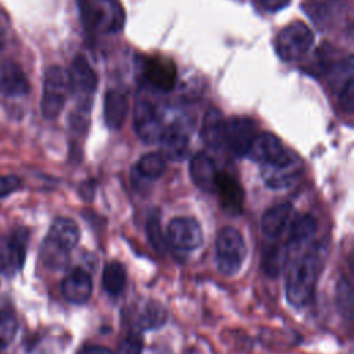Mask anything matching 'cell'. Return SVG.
Masks as SVG:
<instances>
[{
    "label": "cell",
    "instance_id": "7a4b0ae2",
    "mask_svg": "<svg viewBox=\"0 0 354 354\" xmlns=\"http://www.w3.org/2000/svg\"><path fill=\"white\" fill-rule=\"evenodd\" d=\"M80 19L88 32L118 33L124 25V10L119 0H77Z\"/></svg>",
    "mask_w": 354,
    "mask_h": 354
},
{
    "label": "cell",
    "instance_id": "74e56055",
    "mask_svg": "<svg viewBox=\"0 0 354 354\" xmlns=\"http://www.w3.org/2000/svg\"><path fill=\"white\" fill-rule=\"evenodd\" d=\"M1 46H3V37H1V35H0V48H1Z\"/></svg>",
    "mask_w": 354,
    "mask_h": 354
},
{
    "label": "cell",
    "instance_id": "3957f363",
    "mask_svg": "<svg viewBox=\"0 0 354 354\" xmlns=\"http://www.w3.org/2000/svg\"><path fill=\"white\" fill-rule=\"evenodd\" d=\"M72 94L71 77L66 69L59 65H51L47 68L43 79V94H41V115L48 119H57L62 112L64 105Z\"/></svg>",
    "mask_w": 354,
    "mask_h": 354
},
{
    "label": "cell",
    "instance_id": "1f68e13d",
    "mask_svg": "<svg viewBox=\"0 0 354 354\" xmlns=\"http://www.w3.org/2000/svg\"><path fill=\"white\" fill-rule=\"evenodd\" d=\"M142 353V339L140 335H130L118 347L116 354H141Z\"/></svg>",
    "mask_w": 354,
    "mask_h": 354
},
{
    "label": "cell",
    "instance_id": "83f0119b",
    "mask_svg": "<svg viewBox=\"0 0 354 354\" xmlns=\"http://www.w3.org/2000/svg\"><path fill=\"white\" fill-rule=\"evenodd\" d=\"M147 236L148 241L151 242L152 248L159 252L163 253L166 249V238L162 232V227H160V220H159V214L158 213H152L148 217L147 221Z\"/></svg>",
    "mask_w": 354,
    "mask_h": 354
},
{
    "label": "cell",
    "instance_id": "ac0fdd59",
    "mask_svg": "<svg viewBox=\"0 0 354 354\" xmlns=\"http://www.w3.org/2000/svg\"><path fill=\"white\" fill-rule=\"evenodd\" d=\"M217 173L218 171L214 160L205 152H198L189 160L191 180L199 189L205 192L214 191V181H216Z\"/></svg>",
    "mask_w": 354,
    "mask_h": 354
},
{
    "label": "cell",
    "instance_id": "9c48e42d",
    "mask_svg": "<svg viewBox=\"0 0 354 354\" xmlns=\"http://www.w3.org/2000/svg\"><path fill=\"white\" fill-rule=\"evenodd\" d=\"M28 231L25 228L15 230L10 236L0 238V272L11 277L19 271L25 261Z\"/></svg>",
    "mask_w": 354,
    "mask_h": 354
},
{
    "label": "cell",
    "instance_id": "9a60e30c",
    "mask_svg": "<svg viewBox=\"0 0 354 354\" xmlns=\"http://www.w3.org/2000/svg\"><path fill=\"white\" fill-rule=\"evenodd\" d=\"M288 151L289 149L283 147L282 141L275 134L261 133L256 136L246 155L252 160H256L260 165H266L279 160L288 153Z\"/></svg>",
    "mask_w": 354,
    "mask_h": 354
},
{
    "label": "cell",
    "instance_id": "4316f807",
    "mask_svg": "<svg viewBox=\"0 0 354 354\" xmlns=\"http://www.w3.org/2000/svg\"><path fill=\"white\" fill-rule=\"evenodd\" d=\"M336 303L343 318L350 321L353 317V288L346 278H340L336 285Z\"/></svg>",
    "mask_w": 354,
    "mask_h": 354
},
{
    "label": "cell",
    "instance_id": "8992f818",
    "mask_svg": "<svg viewBox=\"0 0 354 354\" xmlns=\"http://www.w3.org/2000/svg\"><path fill=\"white\" fill-rule=\"evenodd\" d=\"M303 171V160L293 151L272 163L261 165V178L271 189H283L290 187Z\"/></svg>",
    "mask_w": 354,
    "mask_h": 354
},
{
    "label": "cell",
    "instance_id": "2e32d148",
    "mask_svg": "<svg viewBox=\"0 0 354 354\" xmlns=\"http://www.w3.org/2000/svg\"><path fill=\"white\" fill-rule=\"evenodd\" d=\"M29 91V82L22 68L14 61L0 65V93L6 97H24Z\"/></svg>",
    "mask_w": 354,
    "mask_h": 354
},
{
    "label": "cell",
    "instance_id": "d4e9b609",
    "mask_svg": "<svg viewBox=\"0 0 354 354\" xmlns=\"http://www.w3.org/2000/svg\"><path fill=\"white\" fill-rule=\"evenodd\" d=\"M166 169V159L160 153L149 152L140 158L134 167V173L145 181L159 178Z\"/></svg>",
    "mask_w": 354,
    "mask_h": 354
},
{
    "label": "cell",
    "instance_id": "5bb4252c",
    "mask_svg": "<svg viewBox=\"0 0 354 354\" xmlns=\"http://www.w3.org/2000/svg\"><path fill=\"white\" fill-rule=\"evenodd\" d=\"M61 293L64 299L72 304H83L88 301L93 293V281L83 268H73L61 282Z\"/></svg>",
    "mask_w": 354,
    "mask_h": 354
},
{
    "label": "cell",
    "instance_id": "d6986e66",
    "mask_svg": "<svg viewBox=\"0 0 354 354\" xmlns=\"http://www.w3.org/2000/svg\"><path fill=\"white\" fill-rule=\"evenodd\" d=\"M159 142L162 144L163 158L166 156L167 159H171V160H180L187 155L189 136L185 127H183L178 123H173L165 127Z\"/></svg>",
    "mask_w": 354,
    "mask_h": 354
},
{
    "label": "cell",
    "instance_id": "d6a6232c",
    "mask_svg": "<svg viewBox=\"0 0 354 354\" xmlns=\"http://www.w3.org/2000/svg\"><path fill=\"white\" fill-rule=\"evenodd\" d=\"M21 187L19 177L14 174L0 176V198H4Z\"/></svg>",
    "mask_w": 354,
    "mask_h": 354
},
{
    "label": "cell",
    "instance_id": "4fadbf2b",
    "mask_svg": "<svg viewBox=\"0 0 354 354\" xmlns=\"http://www.w3.org/2000/svg\"><path fill=\"white\" fill-rule=\"evenodd\" d=\"M144 75L155 88L160 91H170L177 80V68L171 59L155 55L147 58Z\"/></svg>",
    "mask_w": 354,
    "mask_h": 354
},
{
    "label": "cell",
    "instance_id": "5b68a950",
    "mask_svg": "<svg viewBox=\"0 0 354 354\" xmlns=\"http://www.w3.org/2000/svg\"><path fill=\"white\" fill-rule=\"evenodd\" d=\"M314 33L307 24L295 21L279 30L275 39V50L278 57L285 62L301 58L313 46Z\"/></svg>",
    "mask_w": 354,
    "mask_h": 354
},
{
    "label": "cell",
    "instance_id": "7c38bea8",
    "mask_svg": "<svg viewBox=\"0 0 354 354\" xmlns=\"http://www.w3.org/2000/svg\"><path fill=\"white\" fill-rule=\"evenodd\" d=\"M213 192H217L220 206L225 213L231 216L242 213L243 189L234 176L224 171L217 173Z\"/></svg>",
    "mask_w": 354,
    "mask_h": 354
},
{
    "label": "cell",
    "instance_id": "6da1fadb",
    "mask_svg": "<svg viewBox=\"0 0 354 354\" xmlns=\"http://www.w3.org/2000/svg\"><path fill=\"white\" fill-rule=\"evenodd\" d=\"M326 256V245L314 243L306 253L290 261L286 272L285 293L290 306L300 308L311 300Z\"/></svg>",
    "mask_w": 354,
    "mask_h": 354
},
{
    "label": "cell",
    "instance_id": "e0dca14e",
    "mask_svg": "<svg viewBox=\"0 0 354 354\" xmlns=\"http://www.w3.org/2000/svg\"><path fill=\"white\" fill-rule=\"evenodd\" d=\"M80 238V230L77 224L68 217H58L53 221L46 241L68 253L72 250Z\"/></svg>",
    "mask_w": 354,
    "mask_h": 354
},
{
    "label": "cell",
    "instance_id": "e575fe53",
    "mask_svg": "<svg viewBox=\"0 0 354 354\" xmlns=\"http://www.w3.org/2000/svg\"><path fill=\"white\" fill-rule=\"evenodd\" d=\"M77 354H113L108 347L104 346H97V344H87L83 346Z\"/></svg>",
    "mask_w": 354,
    "mask_h": 354
},
{
    "label": "cell",
    "instance_id": "7402d4cb",
    "mask_svg": "<svg viewBox=\"0 0 354 354\" xmlns=\"http://www.w3.org/2000/svg\"><path fill=\"white\" fill-rule=\"evenodd\" d=\"M129 113V100L120 90H108L104 101L105 123L112 130H119Z\"/></svg>",
    "mask_w": 354,
    "mask_h": 354
},
{
    "label": "cell",
    "instance_id": "484cf974",
    "mask_svg": "<svg viewBox=\"0 0 354 354\" xmlns=\"http://www.w3.org/2000/svg\"><path fill=\"white\" fill-rule=\"evenodd\" d=\"M167 321V311L165 306L156 300L148 301L138 315V325L142 330H152L162 328Z\"/></svg>",
    "mask_w": 354,
    "mask_h": 354
},
{
    "label": "cell",
    "instance_id": "4dcf8cb0",
    "mask_svg": "<svg viewBox=\"0 0 354 354\" xmlns=\"http://www.w3.org/2000/svg\"><path fill=\"white\" fill-rule=\"evenodd\" d=\"M339 105L344 112H347V113L353 112V109H354V82H353V79H350L339 90Z\"/></svg>",
    "mask_w": 354,
    "mask_h": 354
},
{
    "label": "cell",
    "instance_id": "30bf717a",
    "mask_svg": "<svg viewBox=\"0 0 354 354\" xmlns=\"http://www.w3.org/2000/svg\"><path fill=\"white\" fill-rule=\"evenodd\" d=\"M133 127L140 140L145 144L159 142L165 130L162 119L155 108L144 100L136 102L133 109Z\"/></svg>",
    "mask_w": 354,
    "mask_h": 354
},
{
    "label": "cell",
    "instance_id": "603a6c76",
    "mask_svg": "<svg viewBox=\"0 0 354 354\" xmlns=\"http://www.w3.org/2000/svg\"><path fill=\"white\" fill-rule=\"evenodd\" d=\"M317 232V220L310 214H303L295 218L288 231V248L299 249L307 243Z\"/></svg>",
    "mask_w": 354,
    "mask_h": 354
},
{
    "label": "cell",
    "instance_id": "44dd1931",
    "mask_svg": "<svg viewBox=\"0 0 354 354\" xmlns=\"http://www.w3.org/2000/svg\"><path fill=\"white\" fill-rule=\"evenodd\" d=\"M292 210L293 207L288 202L278 203L266 210L261 217V232L264 234V236L270 239L279 238L289 224Z\"/></svg>",
    "mask_w": 354,
    "mask_h": 354
},
{
    "label": "cell",
    "instance_id": "cb8c5ba5",
    "mask_svg": "<svg viewBox=\"0 0 354 354\" xmlns=\"http://www.w3.org/2000/svg\"><path fill=\"white\" fill-rule=\"evenodd\" d=\"M126 279H127V274L122 263L119 261L106 263L102 271V288L105 289L106 293L112 296H118L119 293H122L126 285Z\"/></svg>",
    "mask_w": 354,
    "mask_h": 354
},
{
    "label": "cell",
    "instance_id": "277c9868",
    "mask_svg": "<svg viewBox=\"0 0 354 354\" xmlns=\"http://www.w3.org/2000/svg\"><path fill=\"white\" fill-rule=\"evenodd\" d=\"M246 257V245L241 232L234 227H224L216 239V263L223 275L238 274Z\"/></svg>",
    "mask_w": 354,
    "mask_h": 354
},
{
    "label": "cell",
    "instance_id": "d590c367",
    "mask_svg": "<svg viewBox=\"0 0 354 354\" xmlns=\"http://www.w3.org/2000/svg\"><path fill=\"white\" fill-rule=\"evenodd\" d=\"M80 195L86 199V201H90L94 195V183L93 181H86L80 185Z\"/></svg>",
    "mask_w": 354,
    "mask_h": 354
},
{
    "label": "cell",
    "instance_id": "8d00e7d4",
    "mask_svg": "<svg viewBox=\"0 0 354 354\" xmlns=\"http://www.w3.org/2000/svg\"><path fill=\"white\" fill-rule=\"evenodd\" d=\"M152 354H173V353L167 347H160V348H156L155 353H152Z\"/></svg>",
    "mask_w": 354,
    "mask_h": 354
},
{
    "label": "cell",
    "instance_id": "8fae6325",
    "mask_svg": "<svg viewBox=\"0 0 354 354\" xmlns=\"http://www.w3.org/2000/svg\"><path fill=\"white\" fill-rule=\"evenodd\" d=\"M256 136V123L250 118L234 116L225 120V142L236 156L248 153Z\"/></svg>",
    "mask_w": 354,
    "mask_h": 354
},
{
    "label": "cell",
    "instance_id": "836d02e7",
    "mask_svg": "<svg viewBox=\"0 0 354 354\" xmlns=\"http://www.w3.org/2000/svg\"><path fill=\"white\" fill-rule=\"evenodd\" d=\"M292 0H259L260 6L268 12H277L290 4Z\"/></svg>",
    "mask_w": 354,
    "mask_h": 354
},
{
    "label": "cell",
    "instance_id": "f1b7e54d",
    "mask_svg": "<svg viewBox=\"0 0 354 354\" xmlns=\"http://www.w3.org/2000/svg\"><path fill=\"white\" fill-rule=\"evenodd\" d=\"M18 329V321L12 310L1 308L0 310V339L7 344L14 339Z\"/></svg>",
    "mask_w": 354,
    "mask_h": 354
},
{
    "label": "cell",
    "instance_id": "ffe728a7",
    "mask_svg": "<svg viewBox=\"0 0 354 354\" xmlns=\"http://www.w3.org/2000/svg\"><path fill=\"white\" fill-rule=\"evenodd\" d=\"M201 137L206 147L218 149L225 142V119L220 109L209 108L201 124Z\"/></svg>",
    "mask_w": 354,
    "mask_h": 354
},
{
    "label": "cell",
    "instance_id": "f546056e",
    "mask_svg": "<svg viewBox=\"0 0 354 354\" xmlns=\"http://www.w3.org/2000/svg\"><path fill=\"white\" fill-rule=\"evenodd\" d=\"M41 259L47 267L59 268L66 259V253L62 252L61 249H58L57 246H54L53 243H50L48 241H44L43 250H41Z\"/></svg>",
    "mask_w": 354,
    "mask_h": 354
},
{
    "label": "cell",
    "instance_id": "52a82bcc",
    "mask_svg": "<svg viewBox=\"0 0 354 354\" xmlns=\"http://www.w3.org/2000/svg\"><path fill=\"white\" fill-rule=\"evenodd\" d=\"M71 77L72 94L79 97L77 112L87 115L90 112V98L97 87V75L83 55H76L68 71Z\"/></svg>",
    "mask_w": 354,
    "mask_h": 354
},
{
    "label": "cell",
    "instance_id": "ba28073f",
    "mask_svg": "<svg viewBox=\"0 0 354 354\" xmlns=\"http://www.w3.org/2000/svg\"><path fill=\"white\" fill-rule=\"evenodd\" d=\"M165 238L170 246L184 252L195 250L203 242L202 228L192 217H176L170 220Z\"/></svg>",
    "mask_w": 354,
    "mask_h": 354
}]
</instances>
